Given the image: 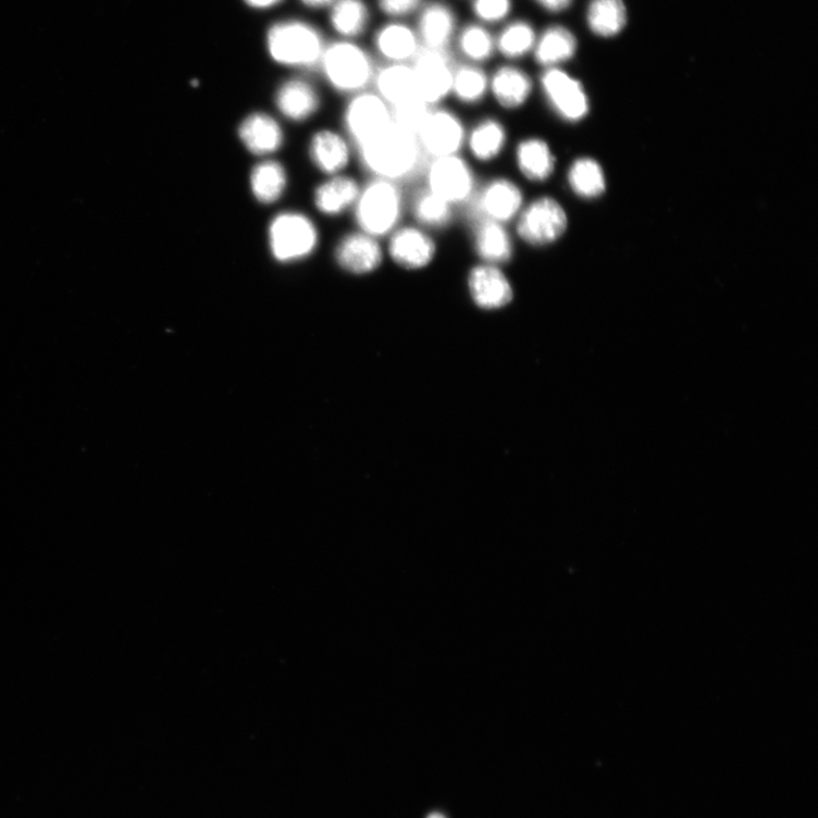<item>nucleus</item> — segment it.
I'll use <instances>...</instances> for the list:
<instances>
[{
  "label": "nucleus",
  "instance_id": "nucleus-1",
  "mask_svg": "<svg viewBox=\"0 0 818 818\" xmlns=\"http://www.w3.org/2000/svg\"><path fill=\"white\" fill-rule=\"evenodd\" d=\"M358 150L365 168L383 181L394 182L411 175L421 161L418 137L394 124Z\"/></svg>",
  "mask_w": 818,
  "mask_h": 818
},
{
  "label": "nucleus",
  "instance_id": "nucleus-2",
  "mask_svg": "<svg viewBox=\"0 0 818 818\" xmlns=\"http://www.w3.org/2000/svg\"><path fill=\"white\" fill-rule=\"evenodd\" d=\"M267 46L276 63L298 67L321 63L325 49L320 33L301 21L275 23L268 33Z\"/></svg>",
  "mask_w": 818,
  "mask_h": 818
},
{
  "label": "nucleus",
  "instance_id": "nucleus-3",
  "mask_svg": "<svg viewBox=\"0 0 818 818\" xmlns=\"http://www.w3.org/2000/svg\"><path fill=\"white\" fill-rule=\"evenodd\" d=\"M321 64L330 84L345 92L361 91L374 76L372 60L367 51L348 41L326 47Z\"/></svg>",
  "mask_w": 818,
  "mask_h": 818
},
{
  "label": "nucleus",
  "instance_id": "nucleus-4",
  "mask_svg": "<svg viewBox=\"0 0 818 818\" xmlns=\"http://www.w3.org/2000/svg\"><path fill=\"white\" fill-rule=\"evenodd\" d=\"M401 212V196L389 181L369 185L357 199L356 219L363 233L375 238L386 236L396 226Z\"/></svg>",
  "mask_w": 818,
  "mask_h": 818
},
{
  "label": "nucleus",
  "instance_id": "nucleus-5",
  "mask_svg": "<svg viewBox=\"0 0 818 818\" xmlns=\"http://www.w3.org/2000/svg\"><path fill=\"white\" fill-rule=\"evenodd\" d=\"M318 238L313 222L300 213L280 214L270 225V247L278 262H294L311 255Z\"/></svg>",
  "mask_w": 818,
  "mask_h": 818
},
{
  "label": "nucleus",
  "instance_id": "nucleus-6",
  "mask_svg": "<svg viewBox=\"0 0 818 818\" xmlns=\"http://www.w3.org/2000/svg\"><path fill=\"white\" fill-rule=\"evenodd\" d=\"M411 66L417 95L427 106L436 104L451 91L455 69L448 49L421 47Z\"/></svg>",
  "mask_w": 818,
  "mask_h": 818
},
{
  "label": "nucleus",
  "instance_id": "nucleus-7",
  "mask_svg": "<svg viewBox=\"0 0 818 818\" xmlns=\"http://www.w3.org/2000/svg\"><path fill=\"white\" fill-rule=\"evenodd\" d=\"M568 227V216L553 198L536 199L521 214L518 234L531 246H547L555 243Z\"/></svg>",
  "mask_w": 818,
  "mask_h": 818
},
{
  "label": "nucleus",
  "instance_id": "nucleus-8",
  "mask_svg": "<svg viewBox=\"0 0 818 818\" xmlns=\"http://www.w3.org/2000/svg\"><path fill=\"white\" fill-rule=\"evenodd\" d=\"M346 124L357 147H361L393 125L392 111L379 95L360 94L347 109Z\"/></svg>",
  "mask_w": 818,
  "mask_h": 818
},
{
  "label": "nucleus",
  "instance_id": "nucleus-9",
  "mask_svg": "<svg viewBox=\"0 0 818 818\" xmlns=\"http://www.w3.org/2000/svg\"><path fill=\"white\" fill-rule=\"evenodd\" d=\"M543 91L553 109L569 121H578L590 111L582 85L567 72L551 67L542 76Z\"/></svg>",
  "mask_w": 818,
  "mask_h": 818
},
{
  "label": "nucleus",
  "instance_id": "nucleus-10",
  "mask_svg": "<svg viewBox=\"0 0 818 818\" xmlns=\"http://www.w3.org/2000/svg\"><path fill=\"white\" fill-rule=\"evenodd\" d=\"M463 124L448 111L431 112L418 140L434 159L455 157L464 142Z\"/></svg>",
  "mask_w": 818,
  "mask_h": 818
},
{
  "label": "nucleus",
  "instance_id": "nucleus-11",
  "mask_svg": "<svg viewBox=\"0 0 818 818\" xmlns=\"http://www.w3.org/2000/svg\"><path fill=\"white\" fill-rule=\"evenodd\" d=\"M429 186L431 193L450 205L462 202L473 191V174L469 165L456 156L436 159L429 171Z\"/></svg>",
  "mask_w": 818,
  "mask_h": 818
},
{
  "label": "nucleus",
  "instance_id": "nucleus-12",
  "mask_svg": "<svg viewBox=\"0 0 818 818\" xmlns=\"http://www.w3.org/2000/svg\"><path fill=\"white\" fill-rule=\"evenodd\" d=\"M474 302L483 310H497L513 299V289L506 275L495 265L474 268L469 277Z\"/></svg>",
  "mask_w": 818,
  "mask_h": 818
},
{
  "label": "nucleus",
  "instance_id": "nucleus-13",
  "mask_svg": "<svg viewBox=\"0 0 818 818\" xmlns=\"http://www.w3.org/2000/svg\"><path fill=\"white\" fill-rule=\"evenodd\" d=\"M456 14L441 0L427 3L420 13L418 37L421 47L447 49L456 32Z\"/></svg>",
  "mask_w": 818,
  "mask_h": 818
},
{
  "label": "nucleus",
  "instance_id": "nucleus-14",
  "mask_svg": "<svg viewBox=\"0 0 818 818\" xmlns=\"http://www.w3.org/2000/svg\"><path fill=\"white\" fill-rule=\"evenodd\" d=\"M392 259L407 270H419L429 265L436 255V245L421 230L404 227L389 244Z\"/></svg>",
  "mask_w": 818,
  "mask_h": 818
},
{
  "label": "nucleus",
  "instance_id": "nucleus-15",
  "mask_svg": "<svg viewBox=\"0 0 818 818\" xmlns=\"http://www.w3.org/2000/svg\"><path fill=\"white\" fill-rule=\"evenodd\" d=\"M523 195L520 188L505 178H498L484 188L479 198V210L485 220L498 223L515 219L521 211Z\"/></svg>",
  "mask_w": 818,
  "mask_h": 818
},
{
  "label": "nucleus",
  "instance_id": "nucleus-16",
  "mask_svg": "<svg viewBox=\"0 0 818 818\" xmlns=\"http://www.w3.org/2000/svg\"><path fill=\"white\" fill-rule=\"evenodd\" d=\"M336 256L339 265L354 274L371 273L382 262V251L377 241L364 233L344 238Z\"/></svg>",
  "mask_w": 818,
  "mask_h": 818
},
{
  "label": "nucleus",
  "instance_id": "nucleus-17",
  "mask_svg": "<svg viewBox=\"0 0 818 818\" xmlns=\"http://www.w3.org/2000/svg\"><path fill=\"white\" fill-rule=\"evenodd\" d=\"M239 137L255 156H269L284 142V134L278 123L264 113L247 116L239 126Z\"/></svg>",
  "mask_w": 818,
  "mask_h": 818
},
{
  "label": "nucleus",
  "instance_id": "nucleus-18",
  "mask_svg": "<svg viewBox=\"0 0 818 818\" xmlns=\"http://www.w3.org/2000/svg\"><path fill=\"white\" fill-rule=\"evenodd\" d=\"M374 42L383 58L398 64L413 60L421 48L418 34L400 22H393L382 27Z\"/></svg>",
  "mask_w": 818,
  "mask_h": 818
},
{
  "label": "nucleus",
  "instance_id": "nucleus-19",
  "mask_svg": "<svg viewBox=\"0 0 818 818\" xmlns=\"http://www.w3.org/2000/svg\"><path fill=\"white\" fill-rule=\"evenodd\" d=\"M577 48V38L568 28L551 25L536 39L533 49L534 60L547 69L557 67L573 59Z\"/></svg>",
  "mask_w": 818,
  "mask_h": 818
},
{
  "label": "nucleus",
  "instance_id": "nucleus-20",
  "mask_svg": "<svg viewBox=\"0 0 818 818\" xmlns=\"http://www.w3.org/2000/svg\"><path fill=\"white\" fill-rule=\"evenodd\" d=\"M489 86L499 104L508 110L521 108L532 92L530 76L521 69L510 65L499 67Z\"/></svg>",
  "mask_w": 818,
  "mask_h": 818
},
{
  "label": "nucleus",
  "instance_id": "nucleus-21",
  "mask_svg": "<svg viewBox=\"0 0 818 818\" xmlns=\"http://www.w3.org/2000/svg\"><path fill=\"white\" fill-rule=\"evenodd\" d=\"M275 100L280 112L294 121L309 119L320 104L315 89L301 80H292L281 86Z\"/></svg>",
  "mask_w": 818,
  "mask_h": 818
},
{
  "label": "nucleus",
  "instance_id": "nucleus-22",
  "mask_svg": "<svg viewBox=\"0 0 818 818\" xmlns=\"http://www.w3.org/2000/svg\"><path fill=\"white\" fill-rule=\"evenodd\" d=\"M475 249L485 264L499 265L508 262L513 255V244L501 223L484 220L478 226Z\"/></svg>",
  "mask_w": 818,
  "mask_h": 818
},
{
  "label": "nucleus",
  "instance_id": "nucleus-23",
  "mask_svg": "<svg viewBox=\"0 0 818 818\" xmlns=\"http://www.w3.org/2000/svg\"><path fill=\"white\" fill-rule=\"evenodd\" d=\"M379 96L393 107L417 97L412 66L393 63L383 67L375 76Z\"/></svg>",
  "mask_w": 818,
  "mask_h": 818
},
{
  "label": "nucleus",
  "instance_id": "nucleus-24",
  "mask_svg": "<svg viewBox=\"0 0 818 818\" xmlns=\"http://www.w3.org/2000/svg\"><path fill=\"white\" fill-rule=\"evenodd\" d=\"M517 160L520 171L533 183H544L553 174L555 159L546 141L531 138L518 146Z\"/></svg>",
  "mask_w": 818,
  "mask_h": 818
},
{
  "label": "nucleus",
  "instance_id": "nucleus-25",
  "mask_svg": "<svg viewBox=\"0 0 818 818\" xmlns=\"http://www.w3.org/2000/svg\"><path fill=\"white\" fill-rule=\"evenodd\" d=\"M313 163L324 173L334 174L349 162V148L342 136L329 131L318 133L310 147Z\"/></svg>",
  "mask_w": 818,
  "mask_h": 818
},
{
  "label": "nucleus",
  "instance_id": "nucleus-26",
  "mask_svg": "<svg viewBox=\"0 0 818 818\" xmlns=\"http://www.w3.org/2000/svg\"><path fill=\"white\" fill-rule=\"evenodd\" d=\"M360 194V187L354 178L336 176L318 188L317 208L326 215H337L351 207Z\"/></svg>",
  "mask_w": 818,
  "mask_h": 818
},
{
  "label": "nucleus",
  "instance_id": "nucleus-27",
  "mask_svg": "<svg viewBox=\"0 0 818 818\" xmlns=\"http://www.w3.org/2000/svg\"><path fill=\"white\" fill-rule=\"evenodd\" d=\"M587 25L599 37H614L627 24V9L622 0H593L586 12Z\"/></svg>",
  "mask_w": 818,
  "mask_h": 818
},
{
  "label": "nucleus",
  "instance_id": "nucleus-28",
  "mask_svg": "<svg viewBox=\"0 0 818 818\" xmlns=\"http://www.w3.org/2000/svg\"><path fill=\"white\" fill-rule=\"evenodd\" d=\"M287 174L283 165L268 161L255 166L250 187L256 199L263 203L276 201L285 193Z\"/></svg>",
  "mask_w": 818,
  "mask_h": 818
},
{
  "label": "nucleus",
  "instance_id": "nucleus-29",
  "mask_svg": "<svg viewBox=\"0 0 818 818\" xmlns=\"http://www.w3.org/2000/svg\"><path fill=\"white\" fill-rule=\"evenodd\" d=\"M370 12L363 0H337L332 5V27L342 36H361L368 28Z\"/></svg>",
  "mask_w": 818,
  "mask_h": 818
},
{
  "label": "nucleus",
  "instance_id": "nucleus-30",
  "mask_svg": "<svg viewBox=\"0 0 818 818\" xmlns=\"http://www.w3.org/2000/svg\"><path fill=\"white\" fill-rule=\"evenodd\" d=\"M536 39L538 36L533 25L529 21L518 20L509 23L500 33L496 48L506 59L518 60L534 49Z\"/></svg>",
  "mask_w": 818,
  "mask_h": 818
},
{
  "label": "nucleus",
  "instance_id": "nucleus-31",
  "mask_svg": "<svg viewBox=\"0 0 818 818\" xmlns=\"http://www.w3.org/2000/svg\"><path fill=\"white\" fill-rule=\"evenodd\" d=\"M506 142L504 126L496 120L481 122L470 136L469 145L480 161H491L499 156Z\"/></svg>",
  "mask_w": 818,
  "mask_h": 818
},
{
  "label": "nucleus",
  "instance_id": "nucleus-32",
  "mask_svg": "<svg viewBox=\"0 0 818 818\" xmlns=\"http://www.w3.org/2000/svg\"><path fill=\"white\" fill-rule=\"evenodd\" d=\"M569 183L575 194L584 198H595L605 190V176L602 168L592 159L574 162L569 172Z\"/></svg>",
  "mask_w": 818,
  "mask_h": 818
},
{
  "label": "nucleus",
  "instance_id": "nucleus-33",
  "mask_svg": "<svg viewBox=\"0 0 818 818\" xmlns=\"http://www.w3.org/2000/svg\"><path fill=\"white\" fill-rule=\"evenodd\" d=\"M489 82L485 73L473 65H463L454 71L451 91L468 104L480 101L487 92Z\"/></svg>",
  "mask_w": 818,
  "mask_h": 818
},
{
  "label": "nucleus",
  "instance_id": "nucleus-34",
  "mask_svg": "<svg viewBox=\"0 0 818 818\" xmlns=\"http://www.w3.org/2000/svg\"><path fill=\"white\" fill-rule=\"evenodd\" d=\"M458 47L469 60L481 63L494 57L496 40L482 25L469 24L458 37Z\"/></svg>",
  "mask_w": 818,
  "mask_h": 818
},
{
  "label": "nucleus",
  "instance_id": "nucleus-35",
  "mask_svg": "<svg viewBox=\"0 0 818 818\" xmlns=\"http://www.w3.org/2000/svg\"><path fill=\"white\" fill-rule=\"evenodd\" d=\"M430 106L421 98L413 97L394 107L392 111L393 124L399 129L418 137L431 111Z\"/></svg>",
  "mask_w": 818,
  "mask_h": 818
},
{
  "label": "nucleus",
  "instance_id": "nucleus-36",
  "mask_svg": "<svg viewBox=\"0 0 818 818\" xmlns=\"http://www.w3.org/2000/svg\"><path fill=\"white\" fill-rule=\"evenodd\" d=\"M451 205L430 190L421 194L414 202L417 219L430 226H444L451 219Z\"/></svg>",
  "mask_w": 818,
  "mask_h": 818
},
{
  "label": "nucleus",
  "instance_id": "nucleus-37",
  "mask_svg": "<svg viewBox=\"0 0 818 818\" xmlns=\"http://www.w3.org/2000/svg\"><path fill=\"white\" fill-rule=\"evenodd\" d=\"M474 15L485 23H499L511 12V0H473Z\"/></svg>",
  "mask_w": 818,
  "mask_h": 818
},
{
  "label": "nucleus",
  "instance_id": "nucleus-38",
  "mask_svg": "<svg viewBox=\"0 0 818 818\" xmlns=\"http://www.w3.org/2000/svg\"><path fill=\"white\" fill-rule=\"evenodd\" d=\"M380 10L395 18L404 17L416 12L422 0H377Z\"/></svg>",
  "mask_w": 818,
  "mask_h": 818
},
{
  "label": "nucleus",
  "instance_id": "nucleus-39",
  "mask_svg": "<svg viewBox=\"0 0 818 818\" xmlns=\"http://www.w3.org/2000/svg\"><path fill=\"white\" fill-rule=\"evenodd\" d=\"M534 2L549 13H560L570 9L573 0H534Z\"/></svg>",
  "mask_w": 818,
  "mask_h": 818
},
{
  "label": "nucleus",
  "instance_id": "nucleus-40",
  "mask_svg": "<svg viewBox=\"0 0 818 818\" xmlns=\"http://www.w3.org/2000/svg\"><path fill=\"white\" fill-rule=\"evenodd\" d=\"M246 4L256 10H268L277 5L281 0H245Z\"/></svg>",
  "mask_w": 818,
  "mask_h": 818
},
{
  "label": "nucleus",
  "instance_id": "nucleus-41",
  "mask_svg": "<svg viewBox=\"0 0 818 818\" xmlns=\"http://www.w3.org/2000/svg\"><path fill=\"white\" fill-rule=\"evenodd\" d=\"M301 2L312 9H321L329 5H334L337 0H301Z\"/></svg>",
  "mask_w": 818,
  "mask_h": 818
},
{
  "label": "nucleus",
  "instance_id": "nucleus-42",
  "mask_svg": "<svg viewBox=\"0 0 818 818\" xmlns=\"http://www.w3.org/2000/svg\"><path fill=\"white\" fill-rule=\"evenodd\" d=\"M427 818H446V817L441 813H432L427 816Z\"/></svg>",
  "mask_w": 818,
  "mask_h": 818
}]
</instances>
